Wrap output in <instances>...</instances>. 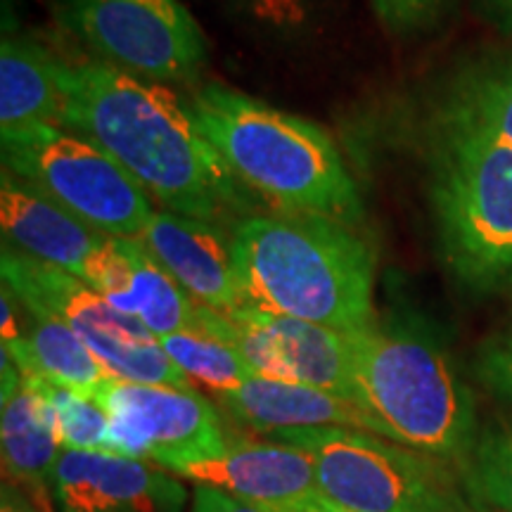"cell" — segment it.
I'll list each match as a JSON object with an SVG mask.
<instances>
[{"label":"cell","mask_w":512,"mask_h":512,"mask_svg":"<svg viewBox=\"0 0 512 512\" xmlns=\"http://www.w3.org/2000/svg\"><path fill=\"white\" fill-rule=\"evenodd\" d=\"M57 22L100 62L136 79L192 83L209 41L181 0H57Z\"/></svg>","instance_id":"9c48e42d"},{"label":"cell","mask_w":512,"mask_h":512,"mask_svg":"<svg viewBox=\"0 0 512 512\" xmlns=\"http://www.w3.org/2000/svg\"><path fill=\"white\" fill-rule=\"evenodd\" d=\"M292 512H351V510L339 508V505L325 501L323 496H318V498H313L311 503H306V505H302V508H297V510H292Z\"/></svg>","instance_id":"4dcf8cb0"},{"label":"cell","mask_w":512,"mask_h":512,"mask_svg":"<svg viewBox=\"0 0 512 512\" xmlns=\"http://www.w3.org/2000/svg\"><path fill=\"white\" fill-rule=\"evenodd\" d=\"M479 8L503 34L512 36V0H479Z\"/></svg>","instance_id":"f1b7e54d"},{"label":"cell","mask_w":512,"mask_h":512,"mask_svg":"<svg viewBox=\"0 0 512 512\" xmlns=\"http://www.w3.org/2000/svg\"><path fill=\"white\" fill-rule=\"evenodd\" d=\"M95 399L110 415L112 448L121 456L174 472L230 444L216 406L195 389L110 380Z\"/></svg>","instance_id":"30bf717a"},{"label":"cell","mask_w":512,"mask_h":512,"mask_svg":"<svg viewBox=\"0 0 512 512\" xmlns=\"http://www.w3.org/2000/svg\"><path fill=\"white\" fill-rule=\"evenodd\" d=\"M159 344L190 382L195 380L216 396L233 392L256 375L233 344L202 328L200 323L162 337Z\"/></svg>","instance_id":"44dd1931"},{"label":"cell","mask_w":512,"mask_h":512,"mask_svg":"<svg viewBox=\"0 0 512 512\" xmlns=\"http://www.w3.org/2000/svg\"><path fill=\"white\" fill-rule=\"evenodd\" d=\"M219 403L230 418L254 432L273 434L302 430V427H351L384 437L377 420L358 403L306 384L254 375L242 387L221 394Z\"/></svg>","instance_id":"e0dca14e"},{"label":"cell","mask_w":512,"mask_h":512,"mask_svg":"<svg viewBox=\"0 0 512 512\" xmlns=\"http://www.w3.org/2000/svg\"><path fill=\"white\" fill-rule=\"evenodd\" d=\"M465 472L472 494L498 510L512 512V427L479 434Z\"/></svg>","instance_id":"cb8c5ba5"},{"label":"cell","mask_w":512,"mask_h":512,"mask_svg":"<svg viewBox=\"0 0 512 512\" xmlns=\"http://www.w3.org/2000/svg\"><path fill=\"white\" fill-rule=\"evenodd\" d=\"M190 512H271V510L242 503L238 498L223 494L219 489H211V486H197L195 496H192Z\"/></svg>","instance_id":"83f0119b"},{"label":"cell","mask_w":512,"mask_h":512,"mask_svg":"<svg viewBox=\"0 0 512 512\" xmlns=\"http://www.w3.org/2000/svg\"><path fill=\"white\" fill-rule=\"evenodd\" d=\"M0 512H38L31 505L29 496L19 489L17 484H3V494H0Z\"/></svg>","instance_id":"f546056e"},{"label":"cell","mask_w":512,"mask_h":512,"mask_svg":"<svg viewBox=\"0 0 512 512\" xmlns=\"http://www.w3.org/2000/svg\"><path fill=\"white\" fill-rule=\"evenodd\" d=\"M53 494L60 512H183L188 491L174 472L110 451H67L57 458Z\"/></svg>","instance_id":"7c38bea8"},{"label":"cell","mask_w":512,"mask_h":512,"mask_svg":"<svg viewBox=\"0 0 512 512\" xmlns=\"http://www.w3.org/2000/svg\"><path fill=\"white\" fill-rule=\"evenodd\" d=\"M64 64L46 43L27 34H5L0 46V136L57 126L62 117Z\"/></svg>","instance_id":"d6986e66"},{"label":"cell","mask_w":512,"mask_h":512,"mask_svg":"<svg viewBox=\"0 0 512 512\" xmlns=\"http://www.w3.org/2000/svg\"><path fill=\"white\" fill-rule=\"evenodd\" d=\"M79 278L157 339L195 328L197 302L140 240L105 235Z\"/></svg>","instance_id":"5bb4252c"},{"label":"cell","mask_w":512,"mask_h":512,"mask_svg":"<svg viewBox=\"0 0 512 512\" xmlns=\"http://www.w3.org/2000/svg\"><path fill=\"white\" fill-rule=\"evenodd\" d=\"M140 242L197 304L221 313L245 306L230 238L216 223L155 209Z\"/></svg>","instance_id":"9a60e30c"},{"label":"cell","mask_w":512,"mask_h":512,"mask_svg":"<svg viewBox=\"0 0 512 512\" xmlns=\"http://www.w3.org/2000/svg\"><path fill=\"white\" fill-rule=\"evenodd\" d=\"M0 228L3 245L62 268L76 278L105 238L46 192L8 169L0 174Z\"/></svg>","instance_id":"2e32d148"},{"label":"cell","mask_w":512,"mask_h":512,"mask_svg":"<svg viewBox=\"0 0 512 512\" xmlns=\"http://www.w3.org/2000/svg\"><path fill=\"white\" fill-rule=\"evenodd\" d=\"M456 0H373L380 22L394 34L432 27Z\"/></svg>","instance_id":"484cf974"},{"label":"cell","mask_w":512,"mask_h":512,"mask_svg":"<svg viewBox=\"0 0 512 512\" xmlns=\"http://www.w3.org/2000/svg\"><path fill=\"white\" fill-rule=\"evenodd\" d=\"M60 128L88 138L162 209L207 223L245 219L252 195L202 133L190 107L157 83L100 60L67 62Z\"/></svg>","instance_id":"6da1fadb"},{"label":"cell","mask_w":512,"mask_h":512,"mask_svg":"<svg viewBox=\"0 0 512 512\" xmlns=\"http://www.w3.org/2000/svg\"><path fill=\"white\" fill-rule=\"evenodd\" d=\"M249 22L275 31L304 27L311 15L313 0H223Z\"/></svg>","instance_id":"4316f807"},{"label":"cell","mask_w":512,"mask_h":512,"mask_svg":"<svg viewBox=\"0 0 512 512\" xmlns=\"http://www.w3.org/2000/svg\"><path fill=\"white\" fill-rule=\"evenodd\" d=\"M245 304L339 332L375 316V252L347 223L302 214H249L230 233Z\"/></svg>","instance_id":"7a4b0ae2"},{"label":"cell","mask_w":512,"mask_h":512,"mask_svg":"<svg viewBox=\"0 0 512 512\" xmlns=\"http://www.w3.org/2000/svg\"><path fill=\"white\" fill-rule=\"evenodd\" d=\"M197 323L233 344L259 377L306 384L354 401L347 332L249 304L228 313L197 304Z\"/></svg>","instance_id":"8fae6325"},{"label":"cell","mask_w":512,"mask_h":512,"mask_svg":"<svg viewBox=\"0 0 512 512\" xmlns=\"http://www.w3.org/2000/svg\"><path fill=\"white\" fill-rule=\"evenodd\" d=\"M3 169L24 178L76 219L110 238L140 240L152 197L102 147L57 126L3 133Z\"/></svg>","instance_id":"52a82bcc"},{"label":"cell","mask_w":512,"mask_h":512,"mask_svg":"<svg viewBox=\"0 0 512 512\" xmlns=\"http://www.w3.org/2000/svg\"><path fill=\"white\" fill-rule=\"evenodd\" d=\"M188 107L235 178L283 214L361 223L358 185L318 124L226 83H204Z\"/></svg>","instance_id":"3957f363"},{"label":"cell","mask_w":512,"mask_h":512,"mask_svg":"<svg viewBox=\"0 0 512 512\" xmlns=\"http://www.w3.org/2000/svg\"><path fill=\"white\" fill-rule=\"evenodd\" d=\"M354 401L396 444L467 465L479 441L475 396L444 342L413 318L351 332Z\"/></svg>","instance_id":"277c9868"},{"label":"cell","mask_w":512,"mask_h":512,"mask_svg":"<svg viewBox=\"0 0 512 512\" xmlns=\"http://www.w3.org/2000/svg\"><path fill=\"white\" fill-rule=\"evenodd\" d=\"M174 475L271 512H292L320 496L311 453L275 439H230L219 456L178 467Z\"/></svg>","instance_id":"4fadbf2b"},{"label":"cell","mask_w":512,"mask_h":512,"mask_svg":"<svg viewBox=\"0 0 512 512\" xmlns=\"http://www.w3.org/2000/svg\"><path fill=\"white\" fill-rule=\"evenodd\" d=\"M268 439L304 448L316 460L318 491L351 512H472L444 460L351 427H302Z\"/></svg>","instance_id":"8992f818"},{"label":"cell","mask_w":512,"mask_h":512,"mask_svg":"<svg viewBox=\"0 0 512 512\" xmlns=\"http://www.w3.org/2000/svg\"><path fill=\"white\" fill-rule=\"evenodd\" d=\"M0 273L24 306L53 313L69 325L112 380L195 389L143 323L114 309L76 275L8 245L0 254Z\"/></svg>","instance_id":"ba28073f"},{"label":"cell","mask_w":512,"mask_h":512,"mask_svg":"<svg viewBox=\"0 0 512 512\" xmlns=\"http://www.w3.org/2000/svg\"><path fill=\"white\" fill-rule=\"evenodd\" d=\"M475 375L498 401L512 408V328L496 332L479 347Z\"/></svg>","instance_id":"d4e9b609"},{"label":"cell","mask_w":512,"mask_h":512,"mask_svg":"<svg viewBox=\"0 0 512 512\" xmlns=\"http://www.w3.org/2000/svg\"><path fill=\"white\" fill-rule=\"evenodd\" d=\"M432 209L441 254L465 285H512V147L441 128Z\"/></svg>","instance_id":"5b68a950"},{"label":"cell","mask_w":512,"mask_h":512,"mask_svg":"<svg viewBox=\"0 0 512 512\" xmlns=\"http://www.w3.org/2000/svg\"><path fill=\"white\" fill-rule=\"evenodd\" d=\"M27 377V375H24ZM36 394L41 396L55 437L67 451H110V415L93 396L79 394L60 384L27 377Z\"/></svg>","instance_id":"603a6c76"},{"label":"cell","mask_w":512,"mask_h":512,"mask_svg":"<svg viewBox=\"0 0 512 512\" xmlns=\"http://www.w3.org/2000/svg\"><path fill=\"white\" fill-rule=\"evenodd\" d=\"M0 444L5 477L46 505L62 446L41 396L5 349L0 354Z\"/></svg>","instance_id":"ac0fdd59"},{"label":"cell","mask_w":512,"mask_h":512,"mask_svg":"<svg viewBox=\"0 0 512 512\" xmlns=\"http://www.w3.org/2000/svg\"><path fill=\"white\" fill-rule=\"evenodd\" d=\"M3 349L27 377L60 384L93 399L112 380L69 325L53 313L34 311L24 304L19 337L12 344H3Z\"/></svg>","instance_id":"ffe728a7"},{"label":"cell","mask_w":512,"mask_h":512,"mask_svg":"<svg viewBox=\"0 0 512 512\" xmlns=\"http://www.w3.org/2000/svg\"><path fill=\"white\" fill-rule=\"evenodd\" d=\"M441 128L512 147V64L465 83L448 102Z\"/></svg>","instance_id":"7402d4cb"}]
</instances>
